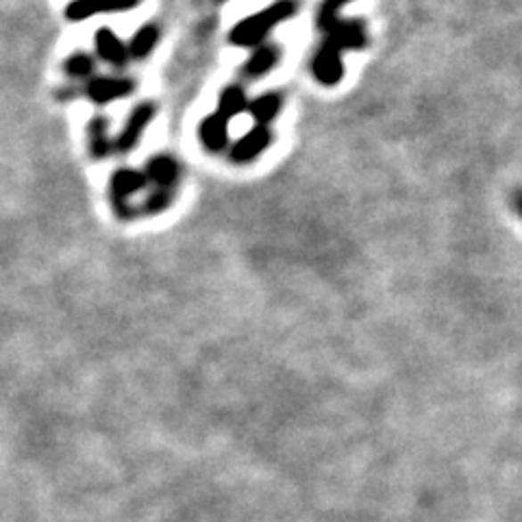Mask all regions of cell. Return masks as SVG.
Instances as JSON below:
<instances>
[{
    "instance_id": "obj_10",
    "label": "cell",
    "mask_w": 522,
    "mask_h": 522,
    "mask_svg": "<svg viewBox=\"0 0 522 522\" xmlns=\"http://www.w3.org/2000/svg\"><path fill=\"white\" fill-rule=\"evenodd\" d=\"M94 46H96V55L116 68V70H122L129 63L131 57L129 51H126V44L110 27L98 29L96 36H94Z\"/></svg>"
},
{
    "instance_id": "obj_7",
    "label": "cell",
    "mask_w": 522,
    "mask_h": 522,
    "mask_svg": "<svg viewBox=\"0 0 522 522\" xmlns=\"http://www.w3.org/2000/svg\"><path fill=\"white\" fill-rule=\"evenodd\" d=\"M312 75L318 83H322V86L327 87L338 86V83L344 78L342 53L336 51L333 46H329L327 42L320 44L312 57Z\"/></svg>"
},
{
    "instance_id": "obj_19",
    "label": "cell",
    "mask_w": 522,
    "mask_h": 522,
    "mask_svg": "<svg viewBox=\"0 0 522 522\" xmlns=\"http://www.w3.org/2000/svg\"><path fill=\"white\" fill-rule=\"evenodd\" d=\"M351 3L353 0H322V4H320L316 13V24L320 31H327V29L339 18V12Z\"/></svg>"
},
{
    "instance_id": "obj_15",
    "label": "cell",
    "mask_w": 522,
    "mask_h": 522,
    "mask_svg": "<svg viewBox=\"0 0 522 522\" xmlns=\"http://www.w3.org/2000/svg\"><path fill=\"white\" fill-rule=\"evenodd\" d=\"M281 110H283V96L277 92H265L261 96L253 98V101H249V110L246 111L253 116V120L257 125L268 126L279 116Z\"/></svg>"
},
{
    "instance_id": "obj_9",
    "label": "cell",
    "mask_w": 522,
    "mask_h": 522,
    "mask_svg": "<svg viewBox=\"0 0 522 522\" xmlns=\"http://www.w3.org/2000/svg\"><path fill=\"white\" fill-rule=\"evenodd\" d=\"M142 172L152 187L161 190H176L181 179V166L172 155H152Z\"/></svg>"
},
{
    "instance_id": "obj_4",
    "label": "cell",
    "mask_w": 522,
    "mask_h": 522,
    "mask_svg": "<svg viewBox=\"0 0 522 522\" xmlns=\"http://www.w3.org/2000/svg\"><path fill=\"white\" fill-rule=\"evenodd\" d=\"M324 33H327L324 42L339 53L363 51L368 46V29L362 20L338 18Z\"/></svg>"
},
{
    "instance_id": "obj_8",
    "label": "cell",
    "mask_w": 522,
    "mask_h": 522,
    "mask_svg": "<svg viewBox=\"0 0 522 522\" xmlns=\"http://www.w3.org/2000/svg\"><path fill=\"white\" fill-rule=\"evenodd\" d=\"M142 0H72L66 7V18L72 22L96 16V13H113V12H131Z\"/></svg>"
},
{
    "instance_id": "obj_6",
    "label": "cell",
    "mask_w": 522,
    "mask_h": 522,
    "mask_svg": "<svg viewBox=\"0 0 522 522\" xmlns=\"http://www.w3.org/2000/svg\"><path fill=\"white\" fill-rule=\"evenodd\" d=\"M135 92V81L131 77H92L86 86V94L96 105H107L111 101L131 96Z\"/></svg>"
},
{
    "instance_id": "obj_1",
    "label": "cell",
    "mask_w": 522,
    "mask_h": 522,
    "mask_svg": "<svg viewBox=\"0 0 522 522\" xmlns=\"http://www.w3.org/2000/svg\"><path fill=\"white\" fill-rule=\"evenodd\" d=\"M298 3L297 0H277L270 7L261 9V12L253 13V16L244 18L242 22H238L231 31L229 42L233 46L240 48H250L259 46V44L265 42V37L270 36L274 27L288 22L290 18L297 16Z\"/></svg>"
},
{
    "instance_id": "obj_11",
    "label": "cell",
    "mask_w": 522,
    "mask_h": 522,
    "mask_svg": "<svg viewBox=\"0 0 522 522\" xmlns=\"http://www.w3.org/2000/svg\"><path fill=\"white\" fill-rule=\"evenodd\" d=\"M281 61V46L277 44H259L255 46V51L250 53L249 59L244 61L242 66V77L246 78H261L277 68V63Z\"/></svg>"
},
{
    "instance_id": "obj_17",
    "label": "cell",
    "mask_w": 522,
    "mask_h": 522,
    "mask_svg": "<svg viewBox=\"0 0 522 522\" xmlns=\"http://www.w3.org/2000/svg\"><path fill=\"white\" fill-rule=\"evenodd\" d=\"M176 190H161V187H152L149 194L142 199V203L135 207L137 218L140 216H157L164 214V211L170 209V205L175 203Z\"/></svg>"
},
{
    "instance_id": "obj_5",
    "label": "cell",
    "mask_w": 522,
    "mask_h": 522,
    "mask_svg": "<svg viewBox=\"0 0 522 522\" xmlns=\"http://www.w3.org/2000/svg\"><path fill=\"white\" fill-rule=\"evenodd\" d=\"M273 144V131L265 125H255L249 133H244L229 151V159L233 164H250V161L257 159L259 155H264L265 151Z\"/></svg>"
},
{
    "instance_id": "obj_20",
    "label": "cell",
    "mask_w": 522,
    "mask_h": 522,
    "mask_svg": "<svg viewBox=\"0 0 522 522\" xmlns=\"http://www.w3.org/2000/svg\"><path fill=\"white\" fill-rule=\"evenodd\" d=\"M511 203H514L516 214H518L522 218V187H520V190H516V194H514V199H511Z\"/></svg>"
},
{
    "instance_id": "obj_13",
    "label": "cell",
    "mask_w": 522,
    "mask_h": 522,
    "mask_svg": "<svg viewBox=\"0 0 522 522\" xmlns=\"http://www.w3.org/2000/svg\"><path fill=\"white\" fill-rule=\"evenodd\" d=\"M87 151L94 159H107V157L113 152V137H110V120L102 116L92 118L87 122Z\"/></svg>"
},
{
    "instance_id": "obj_12",
    "label": "cell",
    "mask_w": 522,
    "mask_h": 522,
    "mask_svg": "<svg viewBox=\"0 0 522 522\" xmlns=\"http://www.w3.org/2000/svg\"><path fill=\"white\" fill-rule=\"evenodd\" d=\"M199 137L200 144L205 146V151L209 152H223L229 149V120L220 116L218 111L209 113L203 118L199 126Z\"/></svg>"
},
{
    "instance_id": "obj_16",
    "label": "cell",
    "mask_w": 522,
    "mask_h": 522,
    "mask_svg": "<svg viewBox=\"0 0 522 522\" xmlns=\"http://www.w3.org/2000/svg\"><path fill=\"white\" fill-rule=\"evenodd\" d=\"M249 110V96L242 86H226L218 96V113L226 120Z\"/></svg>"
},
{
    "instance_id": "obj_2",
    "label": "cell",
    "mask_w": 522,
    "mask_h": 522,
    "mask_svg": "<svg viewBox=\"0 0 522 522\" xmlns=\"http://www.w3.org/2000/svg\"><path fill=\"white\" fill-rule=\"evenodd\" d=\"M146 185H149V181H146L144 172L133 168H120L113 172L110 179V203L118 218H137L135 205L131 203V199L135 194H140V192H144Z\"/></svg>"
},
{
    "instance_id": "obj_3",
    "label": "cell",
    "mask_w": 522,
    "mask_h": 522,
    "mask_svg": "<svg viewBox=\"0 0 522 522\" xmlns=\"http://www.w3.org/2000/svg\"><path fill=\"white\" fill-rule=\"evenodd\" d=\"M155 116H157L155 102L151 101L140 102V105L129 113V118H126L125 126H122L120 133L113 137V152L126 155V152L135 149V146L142 142V137H144V133L146 129H149V125Z\"/></svg>"
},
{
    "instance_id": "obj_18",
    "label": "cell",
    "mask_w": 522,
    "mask_h": 522,
    "mask_svg": "<svg viewBox=\"0 0 522 522\" xmlns=\"http://www.w3.org/2000/svg\"><path fill=\"white\" fill-rule=\"evenodd\" d=\"M94 70H96V59H94L90 53H72V55L63 61V72L70 78H92Z\"/></svg>"
},
{
    "instance_id": "obj_14",
    "label": "cell",
    "mask_w": 522,
    "mask_h": 522,
    "mask_svg": "<svg viewBox=\"0 0 522 522\" xmlns=\"http://www.w3.org/2000/svg\"><path fill=\"white\" fill-rule=\"evenodd\" d=\"M161 39V31L157 24H144V27L137 29L133 33L131 42L126 44V51H129V57L135 59V61H142V59H149L152 55V51L157 48Z\"/></svg>"
}]
</instances>
